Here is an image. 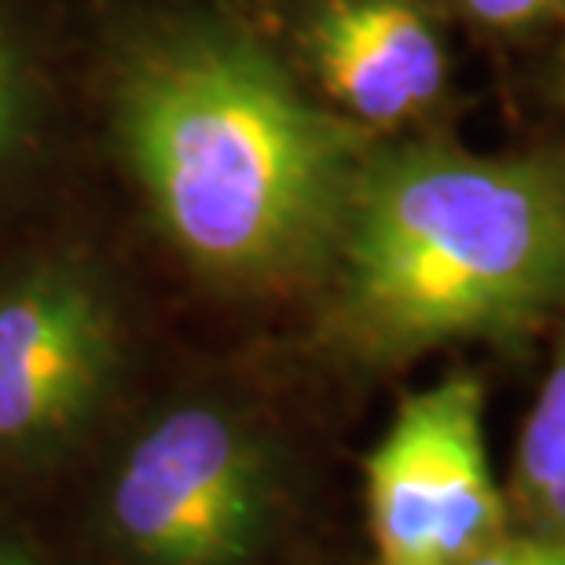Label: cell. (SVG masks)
<instances>
[{
	"mask_svg": "<svg viewBox=\"0 0 565 565\" xmlns=\"http://www.w3.org/2000/svg\"><path fill=\"white\" fill-rule=\"evenodd\" d=\"M331 338L393 367L565 301V166L445 143L371 151L331 257Z\"/></svg>",
	"mask_w": 565,
	"mask_h": 565,
	"instance_id": "cell-2",
	"label": "cell"
},
{
	"mask_svg": "<svg viewBox=\"0 0 565 565\" xmlns=\"http://www.w3.org/2000/svg\"><path fill=\"white\" fill-rule=\"evenodd\" d=\"M555 4V0H462V8L470 11L473 19L484 22V26H525V22L540 19L544 11Z\"/></svg>",
	"mask_w": 565,
	"mask_h": 565,
	"instance_id": "cell-10",
	"label": "cell"
},
{
	"mask_svg": "<svg viewBox=\"0 0 565 565\" xmlns=\"http://www.w3.org/2000/svg\"><path fill=\"white\" fill-rule=\"evenodd\" d=\"M511 489L533 536L565 544V349L525 415Z\"/></svg>",
	"mask_w": 565,
	"mask_h": 565,
	"instance_id": "cell-7",
	"label": "cell"
},
{
	"mask_svg": "<svg viewBox=\"0 0 565 565\" xmlns=\"http://www.w3.org/2000/svg\"><path fill=\"white\" fill-rule=\"evenodd\" d=\"M0 565H44L41 558H33L26 547H19L15 540L0 536Z\"/></svg>",
	"mask_w": 565,
	"mask_h": 565,
	"instance_id": "cell-11",
	"label": "cell"
},
{
	"mask_svg": "<svg viewBox=\"0 0 565 565\" xmlns=\"http://www.w3.org/2000/svg\"><path fill=\"white\" fill-rule=\"evenodd\" d=\"M316 82L360 129L423 115L448 82V52L415 0H323L305 30Z\"/></svg>",
	"mask_w": 565,
	"mask_h": 565,
	"instance_id": "cell-6",
	"label": "cell"
},
{
	"mask_svg": "<svg viewBox=\"0 0 565 565\" xmlns=\"http://www.w3.org/2000/svg\"><path fill=\"white\" fill-rule=\"evenodd\" d=\"M467 565H565V544L547 536H500Z\"/></svg>",
	"mask_w": 565,
	"mask_h": 565,
	"instance_id": "cell-9",
	"label": "cell"
},
{
	"mask_svg": "<svg viewBox=\"0 0 565 565\" xmlns=\"http://www.w3.org/2000/svg\"><path fill=\"white\" fill-rule=\"evenodd\" d=\"M118 162L166 246L213 287L276 294L331 268L367 166V129L320 107L265 44L166 22L115 66Z\"/></svg>",
	"mask_w": 565,
	"mask_h": 565,
	"instance_id": "cell-1",
	"label": "cell"
},
{
	"mask_svg": "<svg viewBox=\"0 0 565 565\" xmlns=\"http://www.w3.org/2000/svg\"><path fill=\"white\" fill-rule=\"evenodd\" d=\"M364 473L379 565H467L507 536V503L484 448V390L473 375L404 397Z\"/></svg>",
	"mask_w": 565,
	"mask_h": 565,
	"instance_id": "cell-5",
	"label": "cell"
},
{
	"mask_svg": "<svg viewBox=\"0 0 565 565\" xmlns=\"http://www.w3.org/2000/svg\"><path fill=\"white\" fill-rule=\"evenodd\" d=\"M52 118V85L30 22L0 0V184L38 158Z\"/></svg>",
	"mask_w": 565,
	"mask_h": 565,
	"instance_id": "cell-8",
	"label": "cell"
},
{
	"mask_svg": "<svg viewBox=\"0 0 565 565\" xmlns=\"http://www.w3.org/2000/svg\"><path fill=\"white\" fill-rule=\"evenodd\" d=\"M273 445L221 401L143 423L104 489V533L129 565H250L273 536Z\"/></svg>",
	"mask_w": 565,
	"mask_h": 565,
	"instance_id": "cell-3",
	"label": "cell"
},
{
	"mask_svg": "<svg viewBox=\"0 0 565 565\" xmlns=\"http://www.w3.org/2000/svg\"><path fill=\"white\" fill-rule=\"evenodd\" d=\"M126 371V320L104 268L41 250L0 268V467L63 459Z\"/></svg>",
	"mask_w": 565,
	"mask_h": 565,
	"instance_id": "cell-4",
	"label": "cell"
}]
</instances>
